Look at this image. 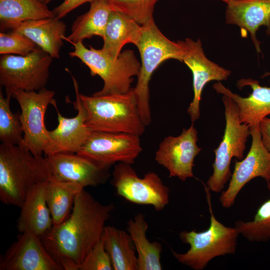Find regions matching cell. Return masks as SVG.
<instances>
[{
	"label": "cell",
	"mask_w": 270,
	"mask_h": 270,
	"mask_svg": "<svg viewBox=\"0 0 270 270\" xmlns=\"http://www.w3.org/2000/svg\"><path fill=\"white\" fill-rule=\"evenodd\" d=\"M11 96L4 97L0 90V140L1 144L22 146L24 132L20 112L14 113L10 107Z\"/></svg>",
	"instance_id": "obj_28"
},
{
	"label": "cell",
	"mask_w": 270,
	"mask_h": 270,
	"mask_svg": "<svg viewBox=\"0 0 270 270\" xmlns=\"http://www.w3.org/2000/svg\"><path fill=\"white\" fill-rule=\"evenodd\" d=\"M53 58L37 46L25 56L2 54L0 58V84L6 96L18 90L38 91L44 88Z\"/></svg>",
	"instance_id": "obj_8"
},
{
	"label": "cell",
	"mask_w": 270,
	"mask_h": 270,
	"mask_svg": "<svg viewBox=\"0 0 270 270\" xmlns=\"http://www.w3.org/2000/svg\"><path fill=\"white\" fill-rule=\"evenodd\" d=\"M92 0H64L52 10L54 16L61 19L80 5L88 2H91Z\"/></svg>",
	"instance_id": "obj_33"
},
{
	"label": "cell",
	"mask_w": 270,
	"mask_h": 270,
	"mask_svg": "<svg viewBox=\"0 0 270 270\" xmlns=\"http://www.w3.org/2000/svg\"><path fill=\"white\" fill-rule=\"evenodd\" d=\"M158 0H108L113 10L126 14L140 25L153 19L154 5Z\"/></svg>",
	"instance_id": "obj_30"
},
{
	"label": "cell",
	"mask_w": 270,
	"mask_h": 270,
	"mask_svg": "<svg viewBox=\"0 0 270 270\" xmlns=\"http://www.w3.org/2000/svg\"><path fill=\"white\" fill-rule=\"evenodd\" d=\"M46 181L35 184L27 193L17 220L16 228L20 233H32L41 238L53 226L46 198Z\"/></svg>",
	"instance_id": "obj_20"
},
{
	"label": "cell",
	"mask_w": 270,
	"mask_h": 270,
	"mask_svg": "<svg viewBox=\"0 0 270 270\" xmlns=\"http://www.w3.org/2000/svg\"><path fill=\"white\" fill-rule=\"evenodd\" d=\"M54 16L47 5L36 0H0V30H12L24 22Z\"/></svg>",
	"instance_id": "obj_26"
},
{
	"label": "cell",
	"mask_w": 270,
	"mask_h": 270,
	"mask_svg": "<svg viewBox=\"0 0 270 270\" xmlns=\"http://www.w3.org/2000/svg\"><path fill=\"white\" fill-rule=\"evenodd\" d=\"M250 128L252 138L250 150L244 159L235 162L228 186L220 198L221 205L226 208L233 206L240 190L254 178L261 177L270 182V151L263 144L259 124Z\"/></svg>",
	"instance_id": "obj_12"
},
{
	"label": "cell",
	"mask_w": 270,
	"mask_h": 270,
	"mask_svg": "<svg viewBox=\"0 0 270 270\" xmlns=\"http://www.w3.org/2000/svg\"><path fill=\"white\" fill-rule=\"evenodd\" d=\"M259 130L264 145L270 151V118H264L259 124Z\"/></svg>",
	"instance_id": "obj_34"
},
{
	"label": "cell",
	"mask_w": 270,
	"mask_h": 270,
	"mask_svg": "<svg viewBox=\"0 0 270 270\" xmlns=\"http://www.w3.org/2000/svg\"><path fill=\"white\" fill-rule=\"evenodd\" d=\"M182 48V60L190 70L193 78L194 98L187 112L192 122L200 116V104L202 90L206 84L212 80H226L231 72L210 61L206 56L200 39L194 41L186 38L178 40Z\"/></svg>",
	"instance_id": "obj_15"
},
{
	"label": "cell",
	"mask_w": 270,
	"mask_h": 270,
	"mask_svg": "<svg viewBox=\"0 0 270 270\" xmlns=\"http://www.w3.org/2000/svg\"><path fill=\"white\" fill-rule=\"evenodd\" d=\"M142 32V26L134 20L112 10L105 28L102 49L112 58H117L126 44L137 45Z\"/></svg>",
	"instance_id": "obj_22"
},
{
	"label": "cell",
	"mask_w": 270,
	"mask_h": 270,
	"mask_svg": "<svg viewBox=\"0 0 270 270\" xmlns=\"http://www.w3.org/2000/svg\"><path fill=\"white\" fill-rule=\"evenodd\" d=\"M226 22L248 32L257 52H261L256 32L262 26L270 34V0H230L226 2Z\"/></svg>",
	"instance_id": "obj_18"
},
{
	"label": "cell",
	"mask_w": 270,
	"mask_h": 270,
	"mask_svg": "<svg viewBox=\"0 0 270 270\" xmlns=\"http://www.w3.org/2000/svg\"><path fill=\"white\" fill-rule=\"evenodd\" d=\"M148 224L144 215L138 213L127 222L126 230L130 235L137 254L138 270H161L162 244L150 242L146 238Z\"/></svg>",
	"instance_id": "obj_23"
},
{
	"label": "cell",
	"mask_w": 270,
	"mask_h": 270,
	"mask_svg": "<svg viewBox=\"0 0 270 270\" xmlns=\"http://www.w3.org/2000/svg\"><path fill=\"white\" fill-rule=\"evenodd\" d=\"M197 134L192 123L188 129L184 128L178 136H168L160 144L155 160L168 171L170 177L185 181L194 176V159L202 150L196 144Z\"/></svg>",
	"instance_id": "obj_14"
},
{
	"label": "cell",
	"mask_w": 270,
	"mask_h": 270,
	"mask_svg": "<svg viewBox=\"0 0 270 270\" xmlns=\"http://www.w3.org/2000/svg\"><path fill=\"white\" fill-rule=\"evenodd\" d=\"M36 44L24 36L12 31L0 33V54L25 56L33 51Z\"/></svg>",
	"instance_id": "obj_31"
},
{
	"label": "cell",
	"mask_w": 270,
	"mask_h": 270,
	"mask_svg": "<svg viewBox=\"0 0 270 270\" xmlns=\"http://www.w3.org/2000/svg\"><path fill=\"white\" fill-rule=\"evenodd\" d=\"M110 258L102 238L87 254L78 266V270H112Z\"/></svg>",
	"instance_id": "obj_32"
},
{
	"label": "cell",
	"mask_w": 270,
	"mask_h": 270,
	"mask_svg": "<svg viewBox=\"0 0 270 270\" xmlns=\"http://www.w3.org/2000/svg\"><path fill=\"white\" fill-rule=\"evenodd\" d=\"M222 0V1H224V2H225L226 3V2H228L230 0Z\"/></svg>",
	"instance_id": "obj_37"
},
{
	"label": "cell",
	"mask_w": 270,
	"mask_h": 270,
	"mask_svg": "<svg viewBox=\"0 0 270 270\" xmlns=\"http://www.w3.org/2000/svg\"><path fill=\"white\" fill-rule=\"evenodd\" d=\"M114 270H138L136 250L128 232L112 226H104L102 236Z\"/></svg>",
	"instance_id": "obj_25"
},
{
	"label": "cell",
	"mask_w": 270,
	"mask_h": 270,
	"mask_svg": "<svg viewBox=\"0 0 270 270\" xmlns=\"http://www.w3.org/2000/svg\"><path fill=\"white\" fill-rule=\"evenodd\" d=\"M71 76L76 100L70 102L78 114L73 118L64 116L59 112L55 100H54L52 104L57 113L58 125L54 130H49V142L44 154L45 156L61 152L77 154L92 132L86 124V113L80 98L78 82L72 74Z\"/></svg>",
	"instance_id": "obj_13"
},
{
	"label": "cell",
	"mask_w": 270,
	"mask_h": 270,
	"mask_svg": "<svg viewBox=\"0 0 270 270\" xmlns=\"http://www.w3.org/2000/svg\"><path fill=\"white\" fill-rule=\"evenodd\" d=\"M0 270H64L48 252L40 237L20 233L0 259Z\"/></svg>",
	"instance_id": "obj_17"
},
{
	"label": "cell",
	"mask_w": 270,
	"mask_h": 270,
	"mask_svg": "<svg viewBox=\"0 0 270 270\" xmlns=\"http://www.w3.org/2000/svg\"><path fill=\"white\" fill-rule=\"evenodd\" d=\"M142 152L140 136L128 133L92 132L78 154L106 166L132 164Z\"/></svg>",
	"instance_id": "obj_11"
},
{
	"label": "cell",
	"mask_w": 270,
	"mask_h": 270,
	"mask_svg": "<svg viewBox=\"0 0 270 270\" xmlns=\"http://www.w3.org/2000/svg\"><path fill=\"white\" fill-rule=\"evenodd\" d=\"M52 176L84 188L105 183L110 176V167L76 153L61 152L45 156Z\"/></svg>",
	"instance_id": "obj_16"
},
{
	"label": "cell",
	"mask_w": 270,
	"mask_h": 270,
	"mask_svg": "<svg viewBox=\"0 0 270 270\" xmlns=\"http://www.w3.org/2000/svg\"><path fill=\"white\" fill-rule=\"evenodd\" d=\"M80 96L86 113V124L92 132L144 134L146 126L134 88L122 94Z\"/></svg>",
	"instance_id": "obj_3"
},
{
	"label": "cell",
	"mask_w": 270,
	"mask_h": 270,
	"mask_svg": "<svg viewBox=\"0 0 270 270\" xmlns=\"http://www.w3.org/2000/svg\"><path fill=\"white\" fill-rule=\"evenodd\" d=\"M55 92L46 88L38 91L18 90L12 97L20 105V116L24 132L23 146L33 154L42 156L49 142V130L45 126V114L54 100Z\"/></svg>",
	"instance_id": "obj_10"
},
{
	"label": "cell",
	"mask_w": 270,
	"mask_h": 270,
	"mask_svg": "<svg viewBox=\"0 0 270 270\" xmlns=\"http://www.w3.org/2000/svg\"><path fill=\"white\" fill-rule=\"evenodd\" d=\"M112 10L108 0H92L89 10L77 17L72 24L70 34L64 40L72 44L94 36L102 38Z\"/></svg>",
	"instance_id": "obj_24"
},
{
	"label": "cell",
	"mask_w": 270,
	"mask_h": 270,
	"mask_svg": "<svg viewBox=\"0 0 270 270\" xmlns=\"http://www.w3.org/2000/svg\"><path fill=\"white\" fill-rule=\"evenodd\" d=\"M51 175L45 157L23 146L0 144V200L4 204L20 208L28 190Z\"/></svg>",
	"instance_id": "obj_2"
},
{
	"label": "cell",
	"mask_w": 270,
	"mask_h": 270,
	"mask_svg": "<svg viewBox=\"0 0 270 270\" xmlns=\"http://www.w3.org/2000/svg\"><path fill=\"white\" fill-rule=\"evenodd\" d=\"M114 208L112 203L101 204L84 188L76 195L68 218L54 225L40 238L42 242L64 270H78V265L100 238Z\"/></svg>",
	"instance_id": "obj_1"
},
{
	"label": "cell",
	"mask_w": 270,
	"mask_h": 270,
	"mask_svg": "<svg viewBox=\"0 0 270 270\" xmlns=\"http://www.w3.org/2000/svg\"><path fill=\"white\" fill-rule=\"evenodd\" d=\"M270 76V72H266L265 74H263V76H262V78H264V77H265V76Z\"/></svg>",
	"instance_id": "obj_36"
},
{
	"label": "cell",
	"mask_w": 270,
	"mask_h": 270,
	"mask_svg": "<svg viewBox=\"0 0 270 270\" xmlns=\"http://www.w3.org/2000/svg\"><path fill=\"white\" fill-rule=\"evenodd\" d=\"M66 26L53 16L22 22L12 31L24 36L53 58H58Z\"/></svg>",
	"instance_id": "obj_21"
},
{
	"label": "cell",
	"mask_w": 270,
	"mask_h": 270,
	"mask_svg": "<svg viewBox=\"0 0 270 270\" xmlns=\"http://www.w3.org/2000/svg\"><path fill=\"white\" fill-rule=\"evenodd\" d=\"M210 212L208 228L198 232L195 230L182 231L179 236L184 244L190 246L185 253L179 254L172 250L176 260L194 270H202L214 258L228 254H234L239 233L236 228L224 226L214 215L210 194L205 186Z\"/></svg>",
	"instance_id": "obj_6"
},
{
	"label": "cell",
	"mask_w": 270,
	"mask_h": 270,
	"mask_svg": "<svg viewBox=\"0 0 270 270\" xmlns=\"http://www.w3.org/2000/svg\"><path fill=\"white\" fill-rule=\"evenodd\" d=\"M72 44L74 50L68 52L69 56L79 58L89 68L92 76H98L103 80L102 89L93 94H122L131 89L133 77L138 76L141 66L134 51L125 50L114 58L102 48L91 46L86 48L82 42Z\"/></svg>",
	"instance_id": "obj_5"
},
{
	"label": "cell",
	"mask_w": 270,
	"mask_h": 270,
	"mask_svg": "<svg viewBox=\"0 0 270 270\" xmlns=\"http://www.w3.org/2000/svg\"><path fill=\"white\" fill-rule=\"evenodd\" d=\"M224 106L226 126L222 140L214 151L215 159L212 164L213 174L206 182L209 190L220 192L230 178L232 158L243 159L246 143L250 135L249 125L242 123L236 104L228 96L222 98Z\"/></svg>",
	"instance_id": "obj_7"
},
{
	"label": "cell",
	"mask_w": 270,
	"mask_h": 270,
	"mask_svg": "<svg viewBox=\"0 0 270 270\" xmlns=\"http://www.w3.org/2000/svg\"><path fill=\"white\" fill-rule=\"evenodd\" d=\"M112 184L118 196L137 204L152 205L156 211L169 202V188L156 173L150 172L140 178L130 164H114Z\"/></svg>",
	"instance_id": "obj_9"
},
{
	"label": "cell",
	"mask_w": 270,
	"mask_h": 270,
	"mask_svg": "<svg viewBox=\"0 0 270 270\" xmlns=\"http://www.w3.org/2000/svg\"><path fill=\"white\" fill-rule=\"evenodd\" d=\"M84 188L79 184L60 180L51 175L46 182V198L54 225L59 224L68 218L76 195Z\"/></svg>",
	"instance_id": "obj_27"
},
{
	"label": "cell",
	"mask_w": 270,
	"mask_h": 270,
	"mask_svg": "<svg viewBox=\"0 0 270 270\" xmlns=\"http://www.w3.org/2000/svg\"><path fill=\"white\" fill-rule=\"evenodd\" d=\"M38 2H39L42 4H44L47 5L48 4H49L52 0H36Z\"/></svg>",
	"instance_id": "obj_35"
},
{
	"label": "cell",
	"mask_w": 270,
	"mask_h": 270,
	"mask_svg": "<svg viewBox=\"0 0 270 270\" xmlns=\"http://www.w3.org/2000/svg\"><path fill=\"white\" fill-rule=\"evenodd\" d=\"M234 227L240 234L251 242H266L270 240V198L258 209L251 221L236 222Z\"/></svg>",
	"instance_id": "obj_29"
},
{
	"label": "cell",
	"mask_w": 270,
	"mask_h": 270,
	"mask_svg": "<svg viewBox=\"0 0 270 270\" xmlns=\"http://www.w3.org/2000/svg\"><path fill=\"white\" fill-rule=\"evenodd\" d=\"M142 26V35L136 46L140 53L141 66L134 90L142 120L147 126L152 122L148 86L152 76L157 68L167 60L182 62L183 54L178 42H172L165 36L154 18Z\"/></svg>",
	"instance_id": "obj_4"
},
{
	"label": "cell",
	"mask_w": 270,
	"mask_h": 270,
	"mask_svg": "<svg viewBox=\"0 0 270 270\" xmlns=\"http://www.w3.org/2000/svg\"><path fill=\"white\" fill-rule=\"evenodd\" d=\"M239 88L248 86L252 92L248 97L242 98L232 92L220 82L215 83L214 88L218 93L230 97L237 104L240 120L250 127L259 124L270 114V86H263L252 78L241 79L237 83Z\"/></svg>",
	"instance_id": "obj_19"
}]
</instances>
